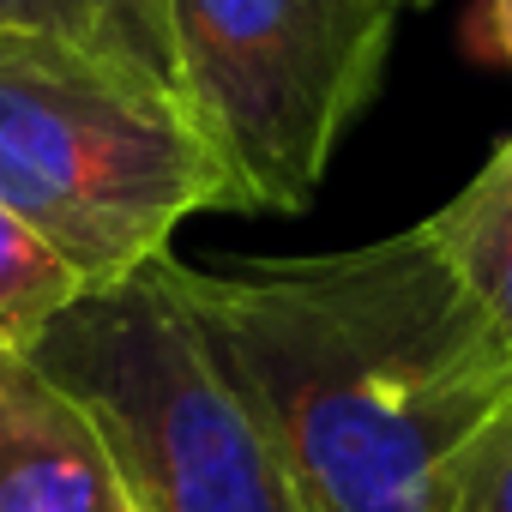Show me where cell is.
Here are the masks:
<instances>
[{
    "instance_id": "obj_1",
    "label": "cell",
    "mask_w": 512,
    "mask_h": 512,
    "mask_svg": "<svg viewBox=\"0 0 512 512\" xmlns=\"http://www.w3.org/2000/svg\"><path fill=\"white\" fill-rule=\"evenodd\" d=\"M169 272L302 512H440L446 464L512 398L506 350L422 229L260 272Z\"/></svg>"
},
{
    "instance_id": "obj_2",
    "label": "cell",
    "mask_w": 512,
    "mask_h": 512,
    "mask_svg": "<svg viewBox=\"0 0 512 512\" xmlns=\"http://www.w3.org/2000/svg\"><path fill=\"white\" fill-rule=\"evenodd\" d=\"M169 260L85 290L31 344V362L97 428L133 512H302L260 416L193 326Z\"/></svg>"
},
{
    "instance_id": "obj_3",
    "label": "cell",
    "mask_w": 512,
    "mask_h": 512,
    "mask_svg": "<svg viewBox=\"0 0 512 512\" xmlns=\"http://www.w3.org/2000/svg\"><path fill=\"white\" fill-rule=\"evenodd\" d=\"M386 55L392 0H169L175 103L229 211H302Z\"/></svg>"
},
{
    "instance_id": "obj_4",
    "label": "cell",
    "mask_w": 512,
    "mask_h": 512,
    "mask_svg": "<svg viewBox=\"0 0 512 512\" xmlns=\"http://www.w3.org/2000/svg\"><path fill=\"white\" fill-rule=\"evenodd\" d=\"M0 205L79 290H109L163 260L193 211H229V187L175 103L79 67L0 61Z\"/></svg>"
},
{
    "instance_id": "obj_5",
    "label": "cell",
    "mask_w": 512,
    "mask_h": 512,
    "mask_svg": "<svg viewBox=\"0 0 512 512\" xmlns=\"http://www.w3.org/2000/svg\"><path fill=\"white\" fill-rule=\"evenodd\" d=\"M0 512H133L97 428L19 350H0Z\"/></svg>"
},
{
    "instance_id": "obj_6",
    "label": "cell",
    "mask_w": 512,
    "mask_h": 512,
    "mask_svg": "<svg viewBox=\"0 0 512 512\" xmlns=\"http://www.w3.org/2000/svg\"><path fill=\"white\" fill-rule=\"evenodd\" d=\"M0 61L79 67L175 103L169 0H0Z\"/></svg>"
},
{
    "instance_id": "obj_7",
    "label": "cell",
    "mask_w": 512,
    "mask_h": 512,
    "mask_svg": "<svg viewBox=\"0 0 512 512\" xmlns=\"http://www.w3.org/2000/svg\"><path fill=\"white\" fill-rule=\"evenodd\" d=\"M428 247L440 253V266L488 326V338L512 362V133L506 145L434 211L416 223Z\"/></svg>"
},
{
    "instance_id": "obj_8",
    "label": "cell",
    "mask_w": 512,
    "mask_h": 512,
    "mask_svg": "<svg viewBox=\"0 0 512 512\" xmlns=\"http://www.w3.org/2000/svg\"><path fill=\"white\" fill-rule=\"evenodd\" d=\"M79 278L0 205V350L31 356V344L79 302Z\"/></svg>"
},
{
    "instance_id": "obj_9",
    "label": "cell",
    "mask_w": 512,
    "mask_h": 512,
    "mask_svg": "<svg viewBox=\"0 0 512 512\" xmlns=\"http://www.w3.org/2000/svg\"><path fill=\"white\" fill-rule=\"evenodd\" d=\"M440 512H512V398L446 464Z\"/></svg>"
},
{
    "instance_id": "obj_10",
    "label": "cell",
    "mask_w": 512,
    "mask_h": 512,
    "mask_svg": "<svg viewBox=\"0 0 512 512\" xmlns=\"http://www.w3.org/2000/svg\"><path fill=\"white\" fill-rule=\"evenodd\" d=\"M494 7V37H500V55H506V67H512V0H488Z\"/></svg>"
},
{
    "instance_id": "obj_11",
    "label": "cell",
    "mask_w": 512,
    "mask_h": 512,
    "mask_svg": "<svg viewBox=\"0 0 512 512\" xmlns=\"http://www.w3.org/2000/svg\"><path fill=\"white\" fill-rule=\"evenodd\" d=\"M392 7H398V0H392ZM404 7H428V0H404Z\"/></svg>"
}]
</instances>
